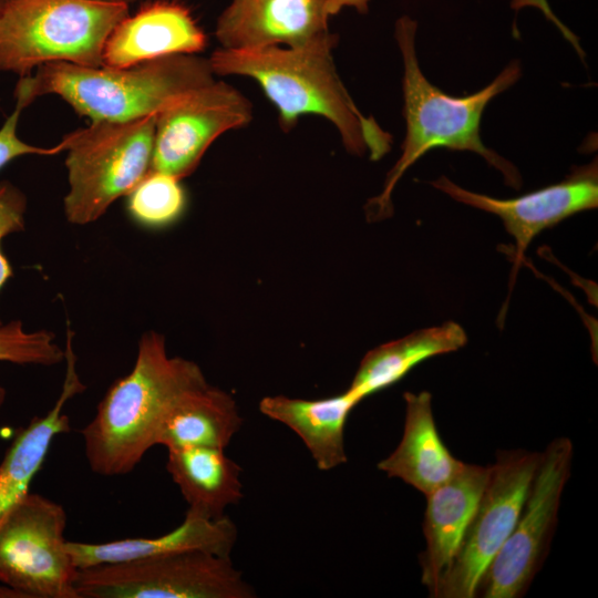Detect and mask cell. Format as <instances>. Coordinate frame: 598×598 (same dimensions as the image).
I'll return each instance as SVG.
<instances>
[{
	"label": "cell",
	"instance_id": "484cf974",
	"mask_svg": "<svg viewBox=\"0 0 598 598\" xmlns=\"http://www.w3.org/2000/svg\"><path fill=\"white\" fill-rule=\"evenodd\" d=\"M23 110L14 106L13 112L0 127V171L11 161L24 155L59 154L58 146L40 147L22 141L17 133L20 114Z\"/></svg>",
	"mask_w": 598,
	"mask_h": 598
},
{
	"label": "cell",
	"instance_id": "5b68a950",
	"mask_svg": "<svg viewBox=\"0 0 598 598\" xmlns=\"http://www.w3.org/2000/svg\"><path fill=\"white\" fill-rule=\"evenodd\" d=\"M128 6L99 0H4L0 72L20 76L47 63L103 65V51Z\"/></svg>",
	"mask_w": 598,
	"mask_h": 598
},
{
	"label": "cell",
	"instance_id": "8fae6325",
	"mask_svg": "<svg viewBox=\"0 0 598 598\" xmlns=\"http://www.w3.org/2000/svg\"><path fill=\"white\" fill-rule=\"evenodd\" d=\"M251 118L250 101L224 81L214 80L184 93L156 115L150 172L183 179L217 137Z\"/></svg>",
	"mask_w": 598,
	"mask_h": 598
},
{
	"label": "cell",
	"instance_id": "ffe728a7",
	"mask_svg": "<svg viewBox=\"0 0 598 598\" xmlns=\"http://www.w3.org/2000/svg\"><path fill=\"white\" fill-rule=\"evenodd\" d=\"M220 448L167 450L166 470L188 504L187 512L210 519L225 516L243 498L241 467Z\"/></svg>",
	"mask_w": 598,
	"mask_h": 598
},
{
	"label": "cell",
	"instance_id": "f1b7e54d",
	"mask_svg": "<svg viewBox=\"0 0 598 598\" xmlns=\"http://www.w3.org/2000/svg\"><path fill=\"white\" fill-rule=\"evenodd\" d=\"M0 598H25V596L19 590L1 582Z\"/></svg>",
	"mask_w": 598,
	"mask_h": 598
},
{
	"label": "cell",
	"instance_id": "8992f818",
	"mask_svg": "<svg viewBox=\"0 0 598 598\" xmlns=\"http://www.w3.org/2000/svg\"><path fill=\"white\" fill-rule=\"evenodd\" d=\"M156 115L123 122L91 121L56 145L60 153H66L69 189L63 210L70 224L96 221L148 174Z\"/></svg>",
	"mask_w": 598,
	"mask_h": 598
},
{
	"label": "cell",
	"instance_id": "6da1fadb",
	"mask_svg": "<svg viewBox=\"0 0 598 598\" xmlns=\"http://www.w3.org/2000/svg\"><path fill=\"white\" fill-rule=\"evenodd\" d=\"M207 383L197 363L168 355L163 334H142L132 370L109 388L81 430L90 468L103 476L131 473L156 445L159 429L178 400Z\"/></svg>",
	"mask_w": 598,
	"mask_h": 598
},
{
	"label": "cell",
	"instance_id": "7402d4cb",
	"mask_svg": "<svg viewBox=\"0 0 598 598\" xmlns=\"http://www.w3.org/2000/svg\"><path fill=\"white\" fill-rule=\"evenodd\" d=\"M241 424L243 417L234 398L207 383L178 400L159 429L156 445L167 450H225Z\"/></svg>",
	"mask_w": 598,
	"mask_h": 598
},
{
	"label": "cell",
	"instance_id": "7c38bea8",
	"mask_svg": "<svg viewBox=\"0 0 598 598\" xmlns=\"http://www.w3.org/2000/svg\"><path fill=\"white\" fill-rule=\"evenodd\" d=\"M453 199L498 216L515 239L514 279L524 252L536 235L565 218L598 205L597 161L574 168L564 181L509 199L460 187L446 176L431 183Z\"/></svg>",
	"mask_w": 598,
	"mask_h": 598
},
{
	"label": "cell",
	"instance_id": "4316f807",
	"mask_svg": "<svg viewBox=\"0 0 598 598\" xmlns=\"http://www.w3.org/2000/svg\"><path fill=\"white\" fill-rule=\"evenodd\" d=\"M526 6L537 7L538 9H540L542 12L545 14V17L548 20H550L556 27H558V29L564 34V37L576 48L577 52L580 55L584 54L576 35L571 33L569 29L566 25H564L558 20V18L553 13L547 0H513V3H512V7L515 9H519Z\"/></svg>",
	"mask_w": 598,
	"mask_h": 598
},
{
	"label": "cell",
	"instance_id": "d6986e66",
	"mask_svg": "<svg viewBox=\"0 0 598 598\" xmlns=\"http://www.w3.org/2000/svg\"><path fill=\"white\" fill-rule=\"evenodd\" d=\"M361 401L350 391L321 400L285 395L265 396L260 412L291 429L310 452L317 467L333 470L348 461L344 446L347 419Z\"/></svg>",
	"mask_w": 598,
	"mask_h": 598
},
{
	"label": "cell",
	"instance_id": "9a60e30c",
	"mask_svg": "<svg viewBox=\"0 0 598 598\" xmlns=\"http://www.w3.org/2000/svg\"><path fill=\"white\" fill-rule=\"evenodd\" d=\"M66 363L61 392L53 406L34 416L14 435L0 462V524L30 493L31 483L42 467L53 440L71 430L70 417L63 412L68 402L85 391L76 369L73 332L66 331Z\"/></svg>",
	"mask_w": 598,
	"mask_h": 598
},
{
	"label": "cell",
	"instance_id": "277c9868",
	"mask_svg": "<svg viewBox=\"0 0 598 598\" xmlns=\"http://www.w3.org/2000/svg\"><path fill=\"white\" fill-rule=\"evenodd\" d=\"M208 59L174 54L126 68L53 62L20 76L16 106L55 94L91 121L123 122L158 114L184 93L215 80Z\"/></svg>",
	"mask_w": 598,
	"mask_h": 598
},
{
	"label": "cell",
	"instance_id": "1f68e13d",
	"mask_svg": "<svg viewBox=\"0 0 598 598\" xmlns=\"http://www.w3.org/2000/svg\"><path fill=\"white\" fill-rule=\"evenodd\" d=\"M3 2H4V0H0V10H1L2 6H3Z\"/></svg>",
	"mask_w": 598,
	"mask_h": 598
},
{
	"label": "cell",
	"instance_id": "4fadbf2b",
	"mask_svg": "<svg viewBox=\"0 0 598 598\" xmlns=\"http://www.w3.org/2000/svg\"><path fill=\"white\" fill-rule=\"evenodd\" d=\"M327 0H231L217 19L223 49L336 45Z\"/></svg>",
	"mask_w": 598,
	"mask_h": 598
},
{
	"label": "cell",
	"instance_id": "9c48e42d",
	"mask_svg": "<svg viewBox=\"0 0 598 598\" xmlns=\"http://www.w3.org/2000/svg\"><path fill=\"white\" fill-rule=\"evenodd\" d=\"M538 460V452H497L456 555L429 591L431 597H476L484 571L515 526Z\"/></svg>",
	"mask_w": 598,
	"mask_h": 598
},
{
	"label": "cell",
	"instance_id": "83f0119b",
	"mask_svg": "<svg viewBox=\"0 0 598 598\" xmlns=\"http://www.w3.org/2000/svg\"><path fill=\"white\" fill-rule=\"evenodd\" d=\"M371 0H327V10L329 16L338 14L343 8H354L359 13L369 11Z\"/></svg>",
	"mask_w": 598,
	"mask_h": 598
},
{
	"label": "cell",
	"instance_id": "603a6c76",
	"mask_svg": "<svg viewBox=\"0 0 598 598\" xmlns=\"http://www.w3.org/2000/svg\"><path fill=\"white\" fill-rule=\"evenodd\" d=\"M181 179L161 172H150L127 195L132 217L150 227L174 221L185 206Z\"/></svg>",
	"mask_w": 598,
	"mask_h": 598
},
{
	"label": "cell",
	"instance_id": "52a82bcc",
	"mask_svg": "<svg viewBox=\"0 0 598 598\" xmlns=\"http://www.w3.org/2000/svg\"><path fill=\"white\" fill-rule=\"evenodd\" d=\"M78 598H252L254 587L230 557L206 551L79 569Z\"/></svg>",
	"mask_w": 598,
	"mask_h": 598
},
{
	"label": "cell",
	"instance_id": "e0dca14e",
	"mask_svg": "<svg viewBox=\"0 0 598 598\" xmlns=\"http://www.w3.org/2000/svg\"><path fill=\"white\" fill-rule=\"evenodd\" d=\"M237 527L227 516L205 518L186 512L184 520L173 530L153 538H124L106 543L66 542L78 569L151 557L206 551L230 557L237 542Z\"/></svg>",
	"mask_w": 598,
	"mask_h": 598
},
{
	"label": "cell",
	"instance_id": "7a4b0ae2",
	"mask_svg": "<svg viewBox=\"0 0 598 598\" xmlns=\"http://www.w3.org/2000/svg\"><path fill=\"white\" fill-rule=\"evenodd\" d=\"M334 47L219 48L208 61L214 74L254 79L277 107L283 131L306 114L319 115L336 126L348 152H369L378 161L391 150L392 136L355 105L337 72Z\"/></svg>",
	"mask_w": 598,
	"mask_h": 598
},
{
	"label": "cell",
	"instance_id": "d4e9b609",
	"mask_svg": "<svg viewBox=\"0 0 598 598\" xmlns=\"http://www.w3.org/2000/svg\"><path fill=\"white\" fill-rule=\"evenodd\" d=\"M25 212L27 197L23 192L10 182L0 183V291L13 275L1 244L9 235L24 229ZM2 323L0 318V324Z\"/></svg>",
	"mask_w": 598,
	"mask_h": 598
},
{
	"label": "cell",
	"instance_id": "5bb4252c",
	"mask_svg": "<svg viewBox=\"0 0 598 598\" xmlns=\"http://www.w3.org/2000/svg\"><path fill=\"white\" fill-rule=\"evenodd\" d=\"M207 39L184 4L158 0L126 16L109 35L103 65L126 68L174 54H196Z\"/></svg>",
	"mask_w": 598,
	"mask_h": 598
},
{
	"label": "cell",
	"instance_id": "30bf717a",
	"mask_svg": "<svg viewBox=\"0 0 598 598\" xmlns=\"http://www.w3.org/2000/svg\"><path fill=\"white\" fill-rule=\"evenodd\" d=\"M63 506L29 493L0 524V584L25 598H78Z\"/></svg>",
	"mask_w": 598,
	"mask_h": 598
},
{
	"label": "cell",
	"instance_id": "3957f363",
	"mask_svg": "<svg viewBox=\"0 0 598 598\" xmlns=\"http://www.w3.org/2000/svg\"><path fill=\"white\" fill-rule=\"evenodd\" d=\"M417 22L402 16L395 22V40L403 60V115L406 133L402 154L388 173L380 195L367 206L368 217L380 219L392 212L391 194L405 171L430 150L443 147L471 151L497 168L505 183L519 188L522 177L517 168L487 148L480 134L483 112L491 100L506 91L520 78L517 61L508 64L488 85L465 96H452L433 85L422 73L415 50Z\"/></svg>",
	"mask_w": 598,
	"mask_h": 598
},
{
	"label": "cell",
	"instance_id": "f546056e",
	"mask_svg": "<svg viewBox=\"0 0 598 598\" xmlns=\"http://www.w3.org/2000/svg\"><path fill=\"white\" fill-rule=\"evenodd\" d=\"M107 3H116V4H125L128 6L130 3L136 1V0H99Z\"/></svg>",
	"mask_w": 598,
	"mask_h": 598
},
{
	"label": "cell",
	"instance_id": "ac0fdd59",
	"mask_svg": "<svg viewBox=\"0 0 598 598\" xmlns=\"http://www.w3.org/2000/svg\"><path fill=\"white\" fill-rule=\"evenodd\" d=\"M403 435L396 448L378 463L390 478L427 495L453 477L464 465L454 457L440 437L427 391L405 392Z\"/></svg>",
	"mask_w": 598,
	"mask_h": 598
},
{
	"label": "cell",
	"instance_id": "44dd1931",
	"mask_svg": "<svg viewBox=\"0 0 598 598\" xmlns=\"http://www.w3.org/2000/svg\"><path fill=\"white\" fill-rule=\"evenodd\" d=\"M466 342L464 329L447 321L381 344L363 357L348 391L362 401L399 382L426 359L454 352Z\"/></svg>",
	"mask_w": 598,
	"mask_h": 598
},
{
	"label": "cell",
	"instance_id": "4dcf8cb0",
	"mask_svg": "<svg viewBox=\"0 0 598 598\" xmlns=\"http://www.w3.org/2000/svg\"><path fill=\"white\" fill-rule=\"evenodd\" d=\"M6 398H7V391H6L4 386H2L0 384V410L4 404Z\"/></svg>",
	"mask_w": 598,
	"mask_h": 598
},
{
	"label": "cell",
	"instance_id": "cb8c5ba5",
	"mask_svg": "<svg viewBox=\"0 0 598 598\" xmlns=\"http://www.w3.org/2000/svg\"><path fill=\"white\" fill-rule=\"evenodd\" d=\"M64 357L53 332L27 330L20 320L0 324V362L52 367L62 363Z\"/></svg>",
	"mask_w": 598,
	"mask_h": 598
},
{
	"label": "cell",
	"instance_id": "2e32d148",
	"mask_svg": "<svg viewBox=\"0 0 598 598\" xmlns=\"http://www.w3.org/2000/svg\"><path fill=\"white\" fill-rule=\"evenodd\" d=\"M489 465L464 463L448 481L426 496L423 520L425 548L419 560L429 591L447 569L484 489Z\"/></svg>",
	"mask_w": 598,
	"mask_h": 598
},
{
	"label": "cell",
	"instance_id": "ba28073f",
	"mask_svg": "<svg viewBox=\"0 0 598 598\" xmlns=\"http://www.w3.org/2000/svg\"><path fill=\"white\" fill-rule=\"evenodd\" d=\"M573 443L560 436L539 453L515 526L484 571L476 597L520 598L546 559L570 474Z\"/></svg>",
	"mask_w": 598,
	"mask_h": 598
}]
</instances>
